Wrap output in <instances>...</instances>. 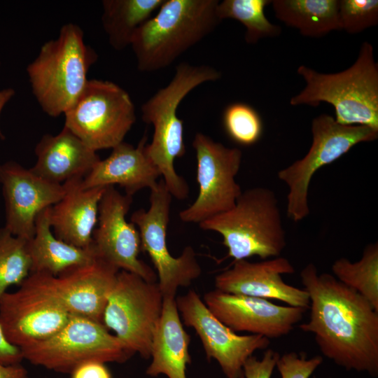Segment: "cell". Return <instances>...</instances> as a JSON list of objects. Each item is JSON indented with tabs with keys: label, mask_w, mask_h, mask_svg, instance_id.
<instances>
[{
	"label": "cell",
	"mask_w": 378,
	"mask_h": 378,
	"mask_svg": "<svg viewBox=\"0 0 378 378\" xmlns=\"http://www.w3.org/2000/svg\"><path fill=\"white\" fill-rule=\"evenodd\" d=\"M308 293L309 320L300 328L314 335L320 351L346 370L378 376V312L332 274H318L313 263L300 272Z\"/></svg>",
	"instance_id": "cell-1"
},
{
	"label": "cell",
	"mask_w": 378,
	"mask_h": 378,
	"mask_svg": "<svg viewBox=\"0 0 378 378\" xmlns=\"http://www.w3.org/2000/svg\"><path fill=\"white\" fill-rule=\"evenodd\" d=\"M221 73L209 65L182 62L176 66L172 80L141 106L142 120L153 127L150 144L145 153L159 171L172 196L187 198V182L174 169V160L185 155L183 122L178 117V107L184 97L200 85L220 79Z\"/></svg>",
	"instance_id": "cell-2"
},
{
	"label": "cell",
	"mask_w": 378,
	"mask_h": 378,
	"mask_svg": "<svg viewBox=\"0 0 378 378\" xmlns=\"http://www.w3.org/2000/svg\"><path fill=\"white\" fill-rule=\"evenodd\" d=\"M297 72L306 85L290 99V105L326 102L333 106L339 124L378 130V64L370 43H362L355 62L342 71L322 74L300 65Z\"/></svg>",
	"instance_id": "cell-3"
},
{
	"label": "cell",
	"mask_w": 378,
	"mask_h": 378,
	"mask_svg": "<svg viewBox=\"0 0 378 378\" xmlns=\"http://www.w3.org/2000/svg\"><path fill=\"white\" fill-rule=\"evenodd\" d=\"M218 0H164L135 32L130 46L137 69L152 72L167 67L211 34L221 22Z\"/></svg>",
	"instance_id": "cell-4"
},
{
	"label": "cell",
	"mask_w": 378,
	"mask_h": 378,
	"mask_svg": "<svg viewBox=\"0 0 378 378\" xmlns=\"http://www.w3.org/2000/svg\"><path fill=\"white\" fill-rule=\"evenodd\" d=\"M97 59L94 50L85 43L82 29L74 23L64 24L57 38L44 43L27 67L41 109L52 117L64 114L85 89L90 67Z\"/></svg>",
	"instance_id": "cell-5"
},
{
	"label": "cell",
	"mask_w": 378,
	"mask_h": 378,
	"mask_svg": "<svg viewBox=\"0 0 378 378\" xmlns=\"http://www.w3.org/2000/svg\"><path fill=\"white\" fill-rule=\"evenodd\" d=\"M274 192L255 187L241 192L230 209L199 223L201 229L219 233L234 262L253 256H280L286 232Z\"/></svg>",
	"instance_id": "cell-6"
},
{
	"label": "cell",
	"mask_w": 378,
	"mask_h": 378,
	"mask_svg": "<svg viewBox=\"0 0 378 378\" xmlns=\"http://www.w3.org/2000/svg\"><path fill=\"white\" fill-rule=\"evenodd\" d=\"M21 351L34 365L68 374L85 362L122 363L134 355L102 323L78 315H71L52 336Z\"/></svg>",
	"instance_id": "cell-7"
},
{
	"label": "cell",
	"mask_w": 378,
	"mask_h": 378,
	"mask_svg": "<svg viewBox=\"0 0 378 378\" xmlns=\"http://www.w3.org/2000/svg\"><path fill=\"white\" fill-rule=\"evenodd\" d=\"M312 134V142L307 153L278 172L279 179L288 188L287 215L294 222L309 215V187L316 172L335 162L358 144L374 141L378 130L367 126L341 125L332 116L323 113L313 119Z\"/></svg>",
	"instance_id": "cell-8"
},
{
	"label": "cell",
	"mask_w": 378,
	"mask_h": 378,
	"mask_svg": "<svg viewBox=\"0 0 378 378\" xmlns=\"http://www.w3.org/2000/svg\"><path fill=\"white\" fill-rule=\"evenodd\" d=\"M64 115V126L96 152L122 143L136 121L127 92L111 81L97 79L88 80Z\"/></svg>",
	"instance_id": "cell-9"
},
{
	"label": "cell",
	"mask_w": 378,
	"mask_h": 378,
	"mask_svg": "<svg viewBox=\"0 0 378 378\" xmlns=\"http://www.w3.org/2000/svg\"><path fill=\"white\" fill-rule=\"evenodd\" d=\"M163 299L157 281L122 270L108 298L103 325L131 352L148 359Z\"/></svg>",
	"instance_id": "cell-10"
},
{
	"label": "cell",
	"mask_w": 378,
	"mask_h": 378,
	"mask_svg": "<svg viewBox=\"0 0 378 378\" xmlns=\"http://www.w3.org/2000/svg\"><path fill=\"white\" fill-rule=\"evenodd\" d=\"M172 197L161 179L150 189L148 209H138L130 218L139 232L141 251L148 254L157 271L163 298H175L178 288L189 286L202 274L192 246H186L178 257H174L168 250L167 230Z\"/></svg>",
	"instance_id": "cell-11"
},
{
	"label": "cell",
	"mask_w": 378,
	"mask_h": 378,
	"mask_svg": "<svg viewBox=\"0 0 378 378\" xmlns=\"http://www.w3.org/2000/svg\"><path fill=\"white\" fill-rule=\"evenodd\" d=\"M197 158L199 192L196 200L179 213L185 223H200L223 213L236 203L242 191L235 180L242 152L197 132L192 141Z\"/></svg>",
	"instance_id": "cell-12"
},
{
	"label": "cell",
	"mask_w": 378,
	"mask_h": 378,
	"mask_svg": "<svg viewBox=\"0 0 378 378\" xmlns=\"http://www.w3.org/2000/svg\"><path fill=\"white\" fill-rule=\"evenodd\" d=\"M183 323L195 329L207 359H214L226 378L243 376L245 361L257 350L267 348L268 338L239 335L220 321L193 290L175 298Z\"/></svg>",
	"instance_id": "cell-13"
},
{
	"label": "cell",
	"mask_w": 378,
	"mask_h": 378,
	"mask_svg": "<svg viewBox=\"0 0 378 378\" xmlns=\"http://www.w3.org/2000/svg\"><path fill=\"white\" fill-rule=\"evenodd\" d=\"M71 314L53 296L26 280L0 302V326L7 341L22 349L55 335Z\"/></svg>",
	"instance_id": "cell-14"
},
{
	"label": "cell",
	"mask_w": 378,
	"mask_h": 378,
	"mask_svg": "<svg viewBox=\"0 0 378 378\" xmlns=\"http://www.w3.org/2000/svg\"><path fill=\"white\" fill-rule=\"evenodd\" d=\"M132 202V197L121 194L114 186H106L99 204L98 227L92 234V244L99 259L147 281L156 282L155 272L138 258L139 232L125 218Z\"/></svg>",
	"instance_id": "cell-15"
},
{
	"label": "cell",
	"mask_w": 378,
	"mask_h": 378,
	"mask_svg": "<svg viewBox=\"0 0 378 378\" xmlns=\"http://www.w3.org/2000/svg\"><path fill=\"white\" fill-rule=\"evenodd\" d=\"M120 270L97 258L57 276L31 273L25 279L55 298L71 315H78L103 324L108 298Z\"/></svg>",
	"instance_id": "cell-16"
},
{
	"label": "cell",
	"mask_w": 378,
	"mask_h": 378,
	"mask_svg": "<svg viewBox=\"0 0 378 378\" xmlns=\"http://www.w3.org/2000/svg\"><path fill=\"white\" fill-rule=\"evenodd\" d=\"M203 302L220 321L234 332H248L269 340L289 334L307 310L218 289L206 293Z\"/></svg>",
	"instance_id": "cell-17"
},
{
	"label": "cell",
	"mask_w": 378,
	"mask_h": 378,
	"mask_svg": "<svg viewBox=\"0 0 378 378\" xmlns=\"http://www.w3.org/2000/svg\"><path fill=\"white\" fill-rule=\"evenodd\" d=\"M0 183L6 207L4 227L27 241L34 235L38 214L65 194L63 184L50 182L14 161L0 164Z\"/></svg>",
	"instance_id": "cell-18"
},
{
	"label": "cell",
	"mask_w": 378,
	"mask_h": 378,
	"mask_svg": "<svg viewBox=\"0 0 378 378\" xmlns=\"http://www.w3.org/2000/svg\"><path fill=\"white\" fill-rule=\"evenodd\" d=\"M295 269L284 257L260 262L241 260L215 277V287L219 290L236 295L286 302L289 306L309 309L308 293L285 283L283 274H293Z\"/></svg>",
	"instance_id": "cell-19"
},
{
	"label": "cell",
	"mask_w": 378,
	"mask_h": 378,
	"mask_svg": "<svg viewBox=\"0 0 378 378\" xmlns=\"http://www.w3.org/2000/svg\"><path fill=\"white\" fill-rule=\"evenodd\" d=\"M148 136L145 132L137 146L122 141L112 148L110 155L100 160L83 178L85 189L119 185L132 197L138 191L152 189L160 174L145 153Z\"/></svg>",
	"instance_id": "cell-20"
},
{
	"label": "cell",
	"mask_w": 378,
	"mask_h": 378,
	"mask_svg": "<svg viewBox=\"0 0 378 378\" xmlns=\"http://www.w3.org/2000/svg\"><path fill=\"white\" fill-rule=\"evenodd\" d=\"M83 178L63 183L65 194L50 209V223L55 236L73 246L87 248L98 220L99 204L106 186L85 189Z\"/></svg>",
	"instance_id": "cell-21"
},
{
	"label": "cell",
	"mask_w": 378,
	"mask_h": 378,
	"mask_svg": "<svg viewBox=\"0 0 378 378\" xmlns=\"http://www.w3.org/2000/svg\"><path fill=\"white\" fill-rule=\"evenodd\" d=\"M34 150L37 160L30 169L57 184L83 178L101 160L96 151L65 126L57 135H43Z\"/></svg>",
	"instance_id": "cell-22"
},
{
	"label": "cell",
	"mask_w": 378,
	"mask_h": 378,
	"mask_svg": "<svg viewBox=\"0 0 378 378\" xmlns=\"http://www.w3.org/2000/svg\"><path fill=\"white\" fill-rule=\"evenodd\" d=\"M190 337L184 330L175 298H164L162 314L153 334L151 363L146 373L168 378H186Z\"/></svg>",
	"instance_id": "cell-23"
},
{
	"label": "cell",
	"mask_w": 378,
	"mask_h": 378,
	"mask_svg": "<svg viewBox=\"0 0 378 378\" xmlns=\"http://www.w3.org/2000/svg\"><path fill=\"white\" fill-rule=\"evenodd\" d=\"M41 211L35 221V232L28 241L31 261V273H45L54 276L75 267L86 265L97 258L93 244L79 248L57 239L50 223V209Z\"/></svg>",
	"instance_id": "cell-24"
},
{
	"label": "cell",
	"mask_w": 378,
	"mask_h": 378,
	"mask_svg": "<svg viewBox=\"0 0 378 378\" xmlns=\"http://www.w3.org/2000/svg\"><path fill=\"white\" fill-rule=\"evenodd\" d=\"M340 0H274L271 4L276 18L298 29L307 37L320 38L341 30Z\"/></svg>",
	"instance_id": "cell-25"
},
{
	"label": "cell",
	"mask_w": 378,
	"mask_h": 378,
	"mask_svg": "<svg viewBox=\"0 0 378 378\" xmlns=\"http://www.w3.org/2000/svg\"><path fill=\"white\" fill-rule=\"evenodd\" d=\"M164 0H104L102 27L116 50L131 45L136 30L153 16Z\"/></svg>",
	"instance_id": "cell-26"
},
{
	"label": "cell",
	"mask_w": 378,
	"mask_h": 378,
	"mask_svg": "<svg viewBox=\"0 0 378 378\" xmlns=\"http://www.w3.org/2000/svg\"><path fill=\"white\" fill-rule=\"evenodd\" d=\"M334 276L364 297L378 312V244L367 245L361 258L354 262L345 258L332 265Z\"/></svg>",
	"instance_id": "cell-27"
},
{
	"label": "cell",
	"mask_w": 378,
	"mask_h": 378,
	"mask_svg": "<svg viewBox=\"0 0 378 378\" xmlns=\"http://www.w3.org/2000/svg\"><path fill=\"white\" fill-rule=\"evenodd\" d=\"M271 3L270 0H224L218 2L216 12L220 21L230 18L241 22L246 28V42L255 44L281 32V28L270 22L265 15V7Z\"/></svg>",
	"instance_id": "cell-28"
},
{
	"label": "cell",
	"mask_w": 378,
	"mask_h": 378,
	"mask_svg": "<svg viewBox=\"0 0 378 378\" xmlns=\"http://www.w3.org/2000/svg\"><path fill=\"white\" fill-rule=\"evenodd\" d=\"M31 261L28 241L0 229V302L8 288L20 286L29 276Z\"/></svg>",
	"instance_id": "cell-29"
},
{
	"label": "cell",
	"mask_w": 378,
	"mask_h": 378,
	"mask_svg": "<svg viewBox=\"0 0 378 378\" xmlns=\"http://www.w3.org/2000/svg\"><path fill=\"white\" fill-rule=\"evenodd\" d=\"M223 124L227 136L242 146L255 144L262 134V122L259 114L244 103L228 105L223 112Z\"/></svg>",
	"instance_id": "cell-30"
},
{
	"label": "cell",
	"mask_w": 378,
	"mask_h": 378,
	"mask_svg": "<svg viewBox=\"0 0 378 378\" xmlns=\"http://www.w3.org/2000/svg\"><path fill=\"white\" fill-rule=\"evenodd\" d=\"M339 19L342 30L360 33L378 24V1L340 0Z\"/></svg>",
	"instance_id": "cell-31"
},
{
	"label": "cell",
	"mask_w": 378,
	"mask_h": 378,
	"mask_svg": "<svg viewBox=\"0 0 378 378\" xmlns=\"http://www.w3.org/2000/svg\"><path fill=\"white\" fill-rule=\"evenodd\" d=\"M322 362L321 356L307 358L304 353L291 351L279 356L276 368L281 378H309Z\"/></svg>",
	"instance_id": "cell-32"
},
{
	"label": "cell",
	"mask_w": 378,
	"mask_h": 378,
	"mask_svg": "<svg viewBox=\"0 0 378 378\" xmlns=\"http://www.w3.org/2000/svg\"><path fill=\"white\" fill-rule=\"evenodd\" d=\"M280 355L272 349L266 350L261 358L250 356L243 365L240 378H271Z\"/></svg>",
	"instance_id": "cell-33"
},
{
	"label": "cell",
	"mask_w": 378,
	"mask_h": 378,
	"mask_svg": "<svg viewBox=\"0 0 378 378\" xmlns=\"http://www.w3.org/2000/svg\"><path fill=\"white\" fill-rule=\"evenodd\" d=\"M106 363L88 361L77 366L71 373V378H112Z\"/></svg>",
	"instance_id": "cell-34"
},
{
	"label": "cell",
	"mask_w": 378,
	"mask_h": 378,
	"mask_svg": "<svg viewBox=\"0 0 378 378\" xmlns=\"http://www.w3.org/2000/svg\"><path fill=\"white\" fill-rule=\"evenodd\" d=\"M23 359L21 349L7 341L0 326V363L6 365L20 364Z\"/></svg>",
	"instance_id": "cell-35"
},
{
	"label": "cell",
	"mask_w": 378,
	"mask_h": 378,
	"mask_svg": "<svg viewBox=\"0 0 378 378\" xmlns=\"http://www.w3.org/2000/svg\"><path fill=\"white\" fill-rule=\"evenodd\" d=\"M0 378H29L28 372L21 363L3 365L0 363Z\"/></svg>",
	"instance_id": "cell-36"
},
{
	"label": "cell",
	"mask_w": 378,
	"mask_h": 378,
	"mask_svg": "<svg viewBox=\"0 0 378 378\" xmlns=\"http://www.w3.org/2000/svg\"><path fill=\"white\" fill-rule=\"evenodd\" d=\"M15 94V90L11 88H5L0 90V115L5 105L12 99ZM0 139H5V136L3 134L1 129Z\"/></svg>",
	"instance_id": "cell-37"
}]
</instances>
